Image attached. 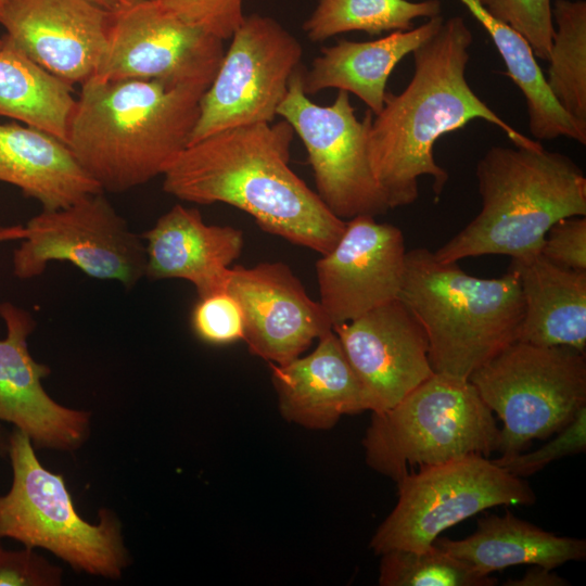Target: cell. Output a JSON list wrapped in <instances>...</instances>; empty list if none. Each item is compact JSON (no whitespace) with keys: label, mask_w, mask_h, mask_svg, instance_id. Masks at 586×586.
Wrapping results in <instances>:
<instances>
[{"label":"cell","mask_w":586,"mask_h":586,"mask_svg":"<svg viewBox=\"0 0 586 586\" xmlns=\"http://www.w3.org/2000/svg\"><path fill=\"white\" fill-rule=\"evenodd\" d=\"M396 484L397 502L370 540L378 556L425 550L441 533L479 512L536 500L527 481L476 454L410 471Z\"/></svg>","instance_id":"9c48e42d"},{"label":"cell","mask_w":586,"mask_h":586,"mask_svg":"<svg viewBox=\"0 0 586 586\" xmlns=\"http://www.w3.org/2000/svg\"><path fill=\"white\" fill-rule=\"evenodd\" d=\"M526 574L514 581H509L505 585L510 586H564L570 585L566 579L562 578L556 573H552L550 569L533 565Z\"/></svg>","instance_id":"d590c367"},{"label":"cell","mask_w":586,"mask_h":586,"mask_svg":"<svg viewBox=\"0 0 586 586\" xmlns=\"http://www.w3.org/2000/svg\"><path fill=\"white\" fill-rule=\"evenodd\" d=\"M66 144L104 191L123 192L163 175L187 148L207 89L125 79L84 84Z\"/></svg>","instance_id":"3957f363"},{"label":"cell","mask_w":586,"mask_h":586,"mask_svg":"<svg viewBox=\"0 0 586 586\" xmlns=\"http://www.w3.org/2000/svg\"><path fill=\"white\" fill-rule=\"evenodd\" d=\"M13 480L0 496V538L49 550L73 569L117 579L129 563L120 522L109 509L91 524L75 509L62 475L38 460L30 438L18 429L10 436Z\"/></svg>","instance_id":"52a82bcc"},{"label":"cell","mask_w":586,"mask_h":586,"mask_svg":"<svg viewBox=\"0 0 586 586\" xmlns=\"http://www.w3.org/2000/svg\"><path fill=\"white\" fill-rule=\"evenodd\" d=\"M111 16L90 0H0L3 38L71 86L94 76Z\"/></svg>","instance_id":"2e32d148"},{"label":"cell","mask_w":586,"mask_h":586,"mask_svg":"<svg viewBox=\"0 0 586 586\" xmlns=\"http://www.w3.org/2000/svg\"><path fill=\"white\" fill-rule=\"evenodd\" d=\"M13 253L20 279L40 276L51 262H68L88 277L132 288L145 276V245L99 192L72 205L42 209L25 226Z\"/></svg>","instance_id":"7c38bea8"},{"label":"cell","mask_w":586,"mask_h":586,"mask_svg":"<svg viewBox=\"0 0 586 586\" xmlns=\"http://www.w3.org/2000/svg\"><path fill=\"white\" fill-rule=\"evenodd\" d=\"M491 36L512 79L526 101L528 129L537 140L565 137L586 143V126L559 104L527 40L507 24L494 18L476 0H460Z\"/></svg>","instance_id":"d4e9b609"},{"label":"cell","mask_w":586,"mask_h":586,"mask_svg":"<svg viewBox=\"0 0 586 586\" xmlns=\"http://www.w3.org/2000/svg\"><path fill=\"white\" fill-rule=\"evenodd\" d=\"M131 1V0H130Z\"/></svg>","instance_id":"b9f144b4"},{"label":"cell","mask_w":586,"mask_h":586,"mask_svg":"<svg viewBox=\"0 0 586 586\" xmlns=\"http://www.w3.org/2000/svg\"><path fill=\"white\" fill-rule=\"evenodd\" d=\"M230 39L201 98L189 144L222 130L272 123L290 79L301 66V43L270 16L245 15Z\"/></svg>","instance_id":"8fae6325"},{"label":"cell","mask_w":586,"mask_h":586,"mask_svg":"<svg viewBox=\"0 0 586 586\" xmlns=\"http://www.w3.org/2000/svg\"><path fill=\"white\" fill-rule=\"evenodd\" d=\"M318 340L310 354L269 365L282 418L306 429L328 430L344 415L369 410V404L333 330Z\"/></svg>","instance_id":"ffe728a7"},{"label":"cell","mask_w":586,"mask_h":586,"mask_svg":"<svg viewBox=\"0 0 586 586\" xmlns=\"http://www.w3.org/2000/svg\"><path fill=\"white\" fill-rule=\"evenodd\" d=\"M494 18L523 36L548 61L553 34L551 0H476Z\"/></svg>","instance_id":"f546056e"},{"label":"cell","mask_w":586,"mask_h":586,"mask_svg":"<svg viewBox=\"0 0 586 586\" xmlns=\"http://www.w3.org/2000/svg\"><path fill=\"white\" fill-rule=\"evenodd\" d=\"M381 556V586H494L497 579L483 575L467 562L432 545L422 551L394 549Z\"/></svg>","instance_id":"f1b7e54d"},{"label":"cell","mask_w":586,"mask_h":586,"mask_svg":"<svg viewBox=\"0 0 586 586\" xmlns=\"http://www.w3.org/2000/svg\"><path fill=\"white\" fill-rule=\"evenodd\" d=\"M332 330L364 388L371 412L393 407L434 373L426 334L399 298L333 326Z\"/></svg>","instance_id":"9a60e30c"},{"label":"cell","mask_w":586,"mask_h":586,"mask_svg":"<svg viewBox=\"0 0 586 586\" xmlns=\"http://www.w3.org/2000/svg\"><path fill=\"white\" fill-rule=\"evenodd\" d=\"M294 135L284 119L213 133L177 155L162 175L163 190L186 202L234 206L264 231L326 254L346 220L291 169Z\"/></svg>","instance_id":"6da1fadb"},{"label":"cell","mask_w":586,"mask_h":586,"mask_svg":"<svg viewBox=\"0 0 586 586\" xmlns=\"http://www.w3.org/2000/svg\"><path fill=\"white\" fill-rule=\"evenodd\" d=\"M442 15L428 18L408 30L392 31L370 41L339 40L324 47L303 73L307 95L335 88L358 97L377 115L384 105L386 82L395 66L432 37L442 26Z\"/></svg>","instance_id":"44dd1931"},{"label":"cell","mask_w":586,"mask_h":586,"mask_svg":"<svg viewBox=\"0 0 586 586\" xmlns=\"http://www.w3.org/2000/svg\"><path fill=\"white\" fill-rule=\"evenodd\" d=\"M0 115L43 130L66 142L76 99L73 86L30 60L2 36Z\"/></svg>","instance_id":"484cf974"},{"label":"cell","mask_w":586,"mask_h":586,"mask_svg":"<svg viewBox=\"0 0 586 586\" xmlns=\"http://www.w3.org/2000/svg\"><path fill=\"white\" fill-rule=\"evenodd\" d=\"M434 545L483 575L524 564L553 570L586 558L585 539L555 535L509 511L480 519L475 531L462 539L438 536Z\"/></svg>","instance_id":"cb8c5ba5"},{"label":"cell","mask_w":586,"mask_h":586,"mask_svg":"<svg viewBox=\"0 0 586 586\" xmlns=\"http://www.w3.org/2000/svg\"><path fill=\"white\" fill-rule=\"evenodd\" d=\"M540 254L561 267L586 271V216L563 218L552 225Z\"/></svg>","instance_id":"836d02e7"},{"label":"cell","mask_w":586,"mask_h":586,"mask_svg":"<svg viewBox=\"0 0 586 586\" xmlns=\"http://www.w3.org/2000/svg\"><path fill=\"white\" fill-rule=\"evenodd\" d=\"M473 35L461 16L444 20L438 30L412 51L413 75L399 93L386 92L367 133L371 169L390 208L412 204L421 176L433 179L438 196L448 180L434 158L444 135L473 119L498 127L515 146L535 148L538 140L519 132L471 89L466 79Z\"/></svg>","instance_id":"7a4b0ae2"},{"label":"cell","mask_w":586,"mask_h":586,"mask_svg":"<svg viewBox=\"0 0 586 586\" xmlns=\"http://www.w3.org/2000/svg\"><path fill=\"white\" fill-rule=\"evenodd\" d=\"M2 548L1 544H0V549Z\"/></svg>","instance_id":"60d3db41"},{"label":"cell","mask_w":586,"mask_h":586,"mask_svg":"<svg viewBox=\"0 0 586 586\" xmlns=\"http://www.w3.org/2000/svg\"><path fill=\"white\" fill-rule=\"evenodd\" d=\"M7 336L0 340V420L24 432L35 447L73 451L89 435L90 413L64 407L44 391L50 368L28 352L35 328L31 315L12 303L0 304Z\"/></svg>","instance_id":"ac0fdd59"},{"label":"cell","mask_w":586,"mask_h":586,"mask_svg":"<svg viewBox=\"0 0 586 586\" xmlns=\"http://www.w3.org/2000/svg\"><path fill=\"white\" fill-rule=\"evenodd\" d=\"M547 84L562 109L586 126V2L556 0Z\"/></svg>","instance_id":"83f0119b"},{"label":"cell","mask_w":586,"mask_h":586,"mask_svg":"<svg viewBox=\"0 0 586 586\" xmlns=\"http://www.w3.org/2000/svg\"><path fill=\"white\" fill-rule=\"evenodd\" d=\"M406 253L398 227L369 215L346 220L336 244L316 263L319 304L332 327L398 298Z\"/></svg>","instance_id":"5bb4252c"},{"label":"cell","mask_w":586,"mask_h":586,"mask_svg":"<svg viewBox=\"0 0 586 586\" xmlns=\"http://www.w3.org/2000/svg\"><path fill=\"white\" fill-rule=\"evenodd\" d=\"M10 436L11 433L0 424V457L9 456Z\"/></svg>","instance_id":"f35d334b"},{"label":"cell","mask_w":586,"mask_h":586,"mask_svg":"<svg viewBox=\"0 0 586 586\" xmlns=\"http://www.w3.org/2000/svg\"><path fill=\"white\" fill-rule=\"evenodd\" d=\"M2 42H3V39H2V36H0V47H1Z\"/></svg>","instance_id":"ab89813d"},{"label":"cell","mask_w":586,"mask_h":586,"mask_svg":"<svg viewBox=\"0 0 586 586\" xmlns=\"http://www.w3.org/2000/svg\"><path fill=\"white\" fill-rule=\"evenodd\" d=\"M523 297L518 341L542 346H568L586 354V271L548 260L542 254L511 259Z\"/></svg>","instance_id":"603a6c76"},{"label":"cell","mask_w":586,"mask_h":586,"mask_svg":"<svg viewBox=\"0 0 586 586\" xmlns=\"http://www.w3.org/2000/svg\"><path fill=\"white\" fill-rule=\"evenodd\" d=\"M90 1L110 12H114L120 9L126 3H128L130 0H90Z\"/></svg>","instance_id":"74e56055"},{"label":"cell","mask_w":586,"mask_h":586,"mask_svg":"<svg viewBox=\"0 0 586 586\" xmlns=\"http://www.w3.org/2000/svg\"><path fill=\"white\" fill-rule=\"evenodd\" d=\"M25 226H0V243L13 240H22L25 238Z\"/></svg>","instance_id":"8d00e7d4"},{"label":"cell","mask_w":586,"mask_h":586,"mask_svg":"<svg viewBox=\"0 0 586 586\" xmlns=\"http://www.w3.org/2000/svg\"><path fill=\"white\" fill-rule=\"evenodd\" d=\"M421 323L435 373L469 377L518 341L523 297L517 273L479 278L426 247L406 253L399 293Z\"/></svg>","instance_id":"5b68a950"},{"label":"cell","mask_w":586,"mask_h":586,"mask_svg":"<svg viewBox=\"0 0 586 586\" xmlns=\"http://www.w3.org/2000/svg\"><path fill=\"white\" fill-rule=\"evenodd\" d=\"M169 12L225 41L242 24L243 0H158Z\"/></svg>","instance_id":"d6a6232c"},{"label":"cell","mask_w":586,"mask_h":586,"mask_svg":"<svg viewBox=\"0 0 586 586\" xmlns=\"http://www.w3.org/2000/svg\"><path fill=\"white\" fill-rule=\"evenodd\" d=\"M190 323L195 336L207 344L226 345L244 337L241 306L227 290L199 297Z\"/></svg>","instance_id":"4dcf8cb0"},{"label":"cell","mask_w":586,"mask_h":586,"mask_svg":"<svg viewBox=\"0 0 586 586\" xmlns=\"http://www.w3.org/2000/svg\"><path fill=\"white\" fill-rule=\"evenodd\" d=\"M0 181L17 187L43 209L66 207L103 192L65 142L17 124H0Z\"/></svg>","instance_id":"7402d4cb"},{"label":"cell","mask_w":586,"mask_h":586,"mask_svg":"<svg viewBox=\"0 0 586 586\" xmlns=\"http://www.w3.org/2000/svg\"><path fill=\"white\" fill-rule=\"evenodd\" d=\"M303 73L300 66L292 75L277 116L302 140L317 194L343 220L386 213L391 208L373 176L367 148L372 112L368 110L359 120L349 93L343 90H337L332 104H316L304 91Z\"/></svg>","instance_id":"30bf717a"},{"label":"cell","mask_w":586,"mask_h":586,"mask_svg":"<svg viewBox=\"0 0 586 586\" xmlns=\"http://www.w3.org/2000/svg\"><path fill=\"white\" fill-rule=\"evenodd\" d=\"M440 0H318L303 29L313 42L349 31L371 36L413 28V20L441 15Z\"/></svg>","instance_id":"4316f807"},{"label":"cell","mask_w":586,"mask_h":586,"mask_svg":"<svg viewBox=\"0 0 586 586\" xmlns=\"http://www.w3.org/2000/svg\"><path fill=\"white\" fill-rule=\"evenodd\" d=\"M224 54L222 40L182 21L158 0H131L112 12L106 47L92 78L208 88Z\"/></svg>","instance_id":"4fadbf2b"},{"label":"cell","mask_w":586,"mask_h":586,"mask_svg":"<svg viewBox=\"0 0 586 586\" xmlns=\"http://www.w3.org/2000/svg\"><path fill=\"white\" fill-rule=\"evenodd\" d=\"M62 571L33 548L20 551L0 549V586H58Z\"/></svg>","instance_id":"e575fe53"},{"label":"cell","mask_w":586,"mask_h":586,"mask_svg":"<svg viewBox=\"0 0 586 586\" xmlns=\"http://www.w3.org/2000/svg\"><path fill=\"white\" fill-rule=\"evenodd\" d=\"M500 429L469 379L433 373L393 407L372 412L369 468L397 482L413 467L497 451Z\"/></svg>","instance_id":"8992f818"},{"label":"cell","mask_w":586,"mask_h":586,"mask_svg":"<svg viewBox=\"0 0 586 586\" xmlns=\"http://www.w3.org/2000/svg\"><path fill=\"white\" fill-rule=\"evenodd\" d=\"M480 213L434 252L443 263L500 254L524 262L540 254L548 230L586 216V177L568 155L535 148L492 146L476 164Z\"/></svg>","instance_id":"277c9868"},{"label":"cell","mask_w":586,"mask_h":586,"mask_svg":"<svg viewBox=\"0 0 586 586\" xmlns=\"http://www.w3.org/2000/svg\"><path fill=\"white\" fill-rule=\"evenodd\" d=\"M469 380L502 422L499 457L559 432L586 406V354L568 346L515 341Z\"/></svg>","instance_id":"ba28073f"},{"label":"cell","mask_w":586,"mask_h":586,"mask_svg":"<svg viewBox=\"0 0 586 586\" xmlns=\"http://www.w3.org/2000/svg\"><path fill=\"white\" fill-rule=\"evenodd\" d=\"M556 434L553 440L534 451H521L509 457H498L493 461L515 476L526 477L556 460L584 453L586 450V406Z\"/></svg>","instance_id":"1f68e13d"},{"label":"cell","mask_w":586,"mask_h":586,"mask_svg":"<svg viewBox=\"0 0 586 586\" xmlns=\"http://www.w3.org/2000/svg\"><path fill=\"white\" fill-rule=\"evenodd\" d=\"M141 237L145 240L144 277L186 280L199 297L226 290L231 264L244 245L242 230L207 225L198 208L179 204Z\"/></svg>","instance_id":"d6986e66"},{"label":"cell","mask_w":586,"mask_h":586,"mask_svg":"<svg viewBox=\"0 0 586 586\" xmlns=\"http://www.w3.org/2000/svg\"><path fill=\"white\" fill-rule=\"evenodd\" d=\"M226 290L244 317V337L251 354L269 364L301 356L332 324L319 302L311 300L300 279L283 263L233 266Z\"/></svg>","instance_id":"e0dca14e"}]
</instances>
